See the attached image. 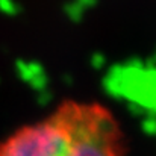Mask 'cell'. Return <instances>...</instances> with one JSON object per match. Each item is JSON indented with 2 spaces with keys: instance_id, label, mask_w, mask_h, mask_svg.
<instances>
[{
  "instance_id": "obj_1",
  "label": "cell",
  "mask_w": 156,
  "mask_h": 156,
  "mask_svg": "<svg viewBox=\"0 0 156 156\" xmlns=\"http://www.w3.org/2000/svg\"><path fill=\"white\" fill-rule=\"evenodd\" d=\"M124 136L112 112L68 100L46 118L0 141V156H124Z\"/></svg>"
}]
</instances>
